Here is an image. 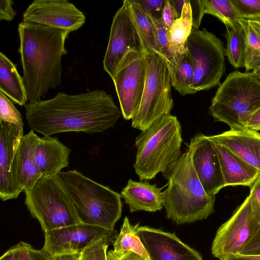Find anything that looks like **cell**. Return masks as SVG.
Masks as SVG:
<instances>
[{
  "instance_id": "f35d334b",
  "label": "cell",
  "mask_w": 260,
  "mask_h": 260,
  "mask_svg": "<svg viewBox=\"0 0 260 260\" xmlns=\"http://www.w3.org/2000/svg\"><path fill=\"white\" fill-rule=\"evenodd\" d=\"M179 18L170 0H166L162 10L161 19L167 28L169 29L172 23Z\"/></svg>"
},
{
  "instance_id": "bcb514c9",
  "label": "cell",
  "mask_w": 260,
  "mask_h": 260,
  "mask_svg": "<svg viewBox=\"0 0 260 260\" xmlns=\"http://www.w3.org/2000/svg\"><path fill=\"white\" fill-rule=\"evenodd\" d=\"M170 1L180 17L182 13L183 6L184 4L187 2V0H170Z\"/></svg>"
},
{
  "instance_id": "277c9868",
  "label": "cell",
  "mask_w": 260,
  "mask_h": 260,
  "mask_svg": "<svg viewBox=\"0 0 260 260\" xmlns=\"http://www.w3.org/2000/svg\"><path fill=\"white\" fill-rule=\"evenodd\" d=\"M56 177L81 223L114 229L122 213L120 194L76 170L60 172Z\"/></svg>"
},
{
  "instance_id": "7c38bea8",
  "label": "cell",
  "mask_w": 260,
  "mask_h": 260,
  "mask_svg": "<svg viewBox=\"0 0 260 260\" xmlns=\"http://www.w3.org/2000/svg\"><path fill=\"white\" fill-rule=\"evenodd\" d=\"M131 50L145 52L142 39L133 19L128 1L124 0L113 18L103 61L104 69L111 78L121 60Z\"/></svg>"
},
{
  "instance_id": "4dcf8cb0",
  "label": "cell",
  "mask_w": 260,
  "mask_h": 260,
  "mask_svg": "<svg viewBox=\"0 0 260 260\" xmlns=\"http://www.w3.org/2000/svg\"><path fill=\"white\" fill-rule=\"evenodd\" d=\"M157 33V40L160 56L167 63L170 73V75L174 71L177 60L172 52L167 37L168 28L162 22L161 19L154 20Z\"/></svg>"
},
{
  "instance_id": "44dd1931",
  "label": "cell",
  "mask_w": 260,
  "mask_h": 260,
  "mask_svg": "<svg viewBox=\"0 0 260 260\" xmlns=\"http://www.w3.org/2000/svg\"><path fill=\"white\" fill-rule=\"evenodd\" d=\"M161 189L147 181L137 182L129 179L120 195L131 212H156L163 207L164 193L161 191Z\"/></svg>"
},
{
  "instance_id": "5bb4252c",
  "label": "cell",
  "mask_w": 260,
  "mask_h": 260,
  "mask_svg": "<svg viewBox=\"0 0 260 260\" xmlns=\"http://www.w3.org/2000/svg\"><path fill=\"white\" fill-rule=\"evenodd\" d=\"M0 124V198L6 201L23 191L18 174V148L23 132L13 123Z\"/></svg>"
},
{
  "instance_id": "ba28073f",
  "label": "cell",
  "mask_w": 260,
  "mask_h": 260,
  "mask_svg": "<svg viewBox=\"0 0 260 260\" xmlns=\"http://www.w3.org/2000/svg\"><path fill=\"white\" fill-rule=\"evenodd\" d=\"M144 53L145 83L139 108L132 118V126L141 131L162 116L170 114L174 105L171 75L167 63L156 53Z\"/></svg>"
},
{
  "instance_id": "7a4b0ae2",
  "label": "cell",
  "mask_w": 260,
  "mask_h": 260,
  "mask_svg": "<svg viewBox=\"0 0 260 260\" xmlns=\"http://www.w3.org/2000/svg\"><path fill=\"white\" fill-rule=\"evenodd\" d=\"M18 52L28 103L41 100L61 82V59L67 54L69 32L22 21L18 24Z\"/></svg>"
},
{
  "instance_id": "ee69618b",
  "label": "cell",
  "mask_w": 260,
  "mask_h": 260,
  "mask_svg": "<svg viewBox=\"0 0 260 260\" xmlns=\"http://www.w3.org/2000/svg\"><path fill=\"white\" fill-rule=\"evenodd\" d=\"M247 128L255 131H260V108L250 116L247 125Z\"/></svg>"
},
{
  "instance_id": "ab89813d",
  "label": "cell",
  "mask_w": 260,
  "mask_h": 260,
  "mask_svg": "<svg viewBox=\"0 0 260 260\" xmlns=\"http://www.w3.org/2000/svg\"><path fill=\"white\" fill-rule=\"evenodd\" d=\"M107 260H147L139 254L131 251L119 253L110 250L107 253Z\"/></svg>"
},
{
  "instance_id": "2e32d148",
  "label": "cell",
  "mask_w": 260,
  "mask_h": 260,
  "mask_svg": "<svg viewBox=\"0 0 260 260\" xmlns=\"http://www.w3.org/2000/svg\"><path fill=\"white\" fill-rule=\"evenodd\" d=\"M187 151L204 190L208 195L215 196L225 184L213 143L207 136L198 134L190 139Z\"/></svg>"
},
{
  "instance_id": "603a6c76",
  "label": "cell",
  "mask_w": 260,
  "mask_h": 260,
  "mask_svg": "<svg viewBox=\"0 0 260 260\" xmlns=\"http://www.w3.org/2000/svg\"><path fill=\"white\" fill-rule=\"evenodd\" d=\"M0 90L14 103L25 106L28 101L23 79L17 65L4 53H0Z\"/></svg>"
},
{
  "instance_id": "74e56055",
  "label": "cell",
  "mask_w": 260,
  "mask_h": 260,
  "mask_svg": "<svg viewBox=\"0 0 260 260\" xmlns=\"http://www.w3.org/2000/svg\"><path fill=\"white\" fill-rule=\"evenodd\" d=\"M14 3L11 0L0 1V20L11 21L17 15L13 8Z\"/></svg>"
},
{
  "instance_id": "d6986e66",
  "label": "cell",
  "mask_w": 260,
  "mask_h": 260,
  "mask_svg": "<svg viewBox=\"0 0 260 260\" xmlns=\"http://www.w3.org/2000/svg\"><path fill=\"white\" fill-rule=\"evenodd\" d=\"M212 143L218 154L225 186L250 187L260 175V171L224 146Z\"/></svg>"
},
{
  "instance_id": "d6a6232c",
  "label": "cell",
  "mask_w": 260,
  "mask_h": 260,
  "mask_svg": "<svg viewBox=\"0 0 260 260\" xmlns=\"http://www.w3.org/2000/svg\"><path fill=\"white\" fill-rule=\"evenodd\" d=\"M239 18L260 22V0H231Z\"/></svg>"
},
{
  "instance_id": "8fae6325",
  "label": "cell",
  "mask_w": 260,
  "mask_h": 260,
  "mask_svg": "<svg viewBox=\"0 0 260 260\" xmlns=\"http://www.w3.org/2000/svg\"><path fill=\"white\" fill-rule=\"evenodd\" d=\"M121 114L132 119L139 108L146 80L144 52L131 50L124 56L112 78Z\"/></svg>"
},
{
  "instance_id": "6da1fadb",
  "label": "cell",
  "mask_w": 260,
  "mask_h": 260,
  "mask_svg": "<svg viewBox=\"0 0 260 260\" xmlns=\"http://www.w3.org/2000/svg\"><path fill=\"white\" fill-rule=\"evenodd\" d=\"M25 118L31 130L51 136L64 132L102 133L113 127L121 112L111 95L96 89L28 103Z\"/></svg>"
},
{
  "instance_id": "9c48e42d",
  "label": "cell",
  "mask_w": 260,
  "mask_h": 260,
  "mask_svg": "<svg viewBox=\"0 0 260 260\" xmlns=\"http://www.w3.org/2000/svg\"><path fill=\"white\" fill-rule=\"evenodd\" d=\"M186 48L194 66V93L219 85L225 69V49L221 40L205 28L200 30L192 26Z\"/></svg>"
},
{
  "instance_id": "d590c367",
  "label": "cell",
  "mask_w": 260,
  "mask_h": 260,
  "mask_svg": "<svg viewBox=\"0 0 260 260\" xmlns=\"http://www.w3.org/2000/svg\"><path fill=\"white\" fill-rule=\"evenodd\" d=\"M143 10L154 20L161 18L166 0H136Z\"/></svg>"
},
{
  "instance_id": "cb8c5ba5",
  "label": "cell",
  "mask_w": 260,
  "mask_h": 260,
  "mask_svg": "<svg viewBox=\"0 0 260 260\" xmlns=\"http://www.w3.org/2000/svg\"><path fill=\"white\" fill-rule=\"evenodd\" d=\"M192 25L191 8L190 1L187 0L183 6L181 16L172 23L167 32L170 49L177 62L180 55L186 49L187 40L191 33Z\"/></svg>"
},
{
  "instance_id": "8d00e7d4",
  "label": "cell",
  "mask_w": 260,
  "mask_h": 260,
  "mask_svg": "<svg viewBox=\"0 0 260 260\" xmlns=\"http://www.w3.org/2000/svg\"><path fill=\"white\" fill-rule=\"evenodd\" d=\"M239 253L260 255V229L255 236L242 248Z\"/></svg>"
},
{
  "instance_id": "83f0119b",
  "label": "cell",
  "mask_w": 260,
  "mask_h": 260,
  "mask_svg": "<svg viewBox=\"0 0 260 260\" xmlns=\"http://www.w3.org/2000/svg\"><path fill=\"white\" fill-rule=\"evenodd\" d=\"M194 66L188 50L182 54L171 75V84L180 95L193 94Z\"/></svg>"
},
{
  "instance_id": "f546056e",
  "label": "cell",
  "mask_w": 260,
  "mask_h": 260,
  "mask_svg": "<svg viewBox=\"0 0 260 260\" xmlns=\"http://www.w3.org/2000/svg\"><path fill=\"white\" fill-rule=\"evenodd\" d=\"M204 14L212 15L230 28L238 23L239 19L231 0H202Z\"/></svg>"
},
{
  "instance_id": "30bf717a",
  "label": "cell",
  "mask_w": 260,
  "mask_h": 260,
  "mask_svg": "<svg viewBox=\"0 0 260 260\" xmlns=\"http://www.w3.org/2000/svg\"><path fill=\"white\" fill-rule=\"evenodd\" d=\"M260 229V213L249 195L232 216L217 230L211 252L220 258L228 253H239Z\"/></svg>"
},
{
  "instance_id": "4fadbf2b",
  "label": "cell",
  "mask_w": 260,
  "mask_h": 260,
  "mask_svg": "<svg viewBox=\"0 0 260 260\" xmlns=\"http://www.w3.org/2000/svg\"><path fill=\"white\" fill-rule=\"evenodd\" d=\"M118 233L114 229L79 223L45 233L43 249L51 257L62 254L81 253L104 238L114 241Z\"/></svg>"
},
{
  "instance_id": "7dc6e473",
  "label": "cell",
  "mask_w": 260,
  "mask_h": 260,
  "mask_svg": "<svg viewBox=\"0 0 260 260\" xmlns=\"http://www.w3.org/2000/svg\"><path fill=\"white\" fill-rule=\"evenodd\" d=\"M0 260H15L14 246L6 251L1 256Z\"/></svg>"
},
{
  "instance_id": "60d3db41",
  "label": "cell",
  "mask_w": 260,
  "mask_h": 260,
  "mask_svg": "<svg viewBox=\"0 0 260 260\" xmlns=\"http://www.w3.org/2000/svg\"><path fill=\"white\" fill-rule=\"evenodd\" d=\"M191 8L193 26L199 28L205 15L202 0L190 1Z\"/></svg>"
},
{
  "instance_id": "836d02e7",
  "label": "cell",
  "mask_w": 260,
  "mask_h": 260,
  "mask_svg": "<svg viewBox=\"0 0 260 260\" xmlns=\"http://www.w3.org/2000/svg\"><path fill=\"white\" fill-rule=\"evenodd\" d=\"M13 246L15 260L52 259V257L43 249H36L28 243L19 242Z\"/></svg>"
},
{
  "instance_id": "e575fe53",
  "label": "cell",
  "mask_w": 260,
  "mask_h": 260,
  "mask_svg": "<svg viewBox=\"0 0 260 260\" xmlns=\"http://www.w3.org/2000/svg\"><path fill=\"white\" fill-rule=\"evenodd\" d=\"M113 240L104 238L87 247L82 253L87 260H107V249Z\"/></svg>"
},
{
  "instance_id": "f6af8a7d",
  "label": "cell",
  "mask_w": 260,
  "mask_h": 260,
  "mask_svg": "<svg viewBox=\"0 0 260 260\" xmlns=\"http://www.w3.org/2000/svg\"><path fill=\"white\" fill-rule=\"evenodd\" d=\"M81 253L62 254L52 257L51 260H80Z\"/></svg>"
},
{
  "instance_id": "681fc988",
  "label": "cell",
  "mask_w": 260,
  "mask_h": 260,
  "mask_svg": "<svg viewBox=\"0 0 260 260\" xmlns=\"http://www.w3.org/2000/svg\"><path fill=\"white\" fill-rule=\"evenodd\" d=\"M80 260H87L86 257L81 253Z\"/></svg>"
},
{
  "instance_id": "8992f818",
  "label": "cell",
  "mask_w": 260,
  "mask_h": 260,
  "mask_svg": "<svg viewBox=\"0 0 260 260\" xmlns=\"http://www.w3.org/2000/svg\"><path fill=\"white\" fill-rule=\"evenodd\" d=\"M260 108V81L252 72L234 71L220 84L209 113L232 130L247 129L251 115Z\"/></svg>"
},
{
  "instance_id": "c3c4849f",
  "label": "cell",
  "mask_w": 260,
  "mask_h": 260,
  "mask_svg": "<svg viewBox=\"0 0 260 260\" xmlns=\"http://www.w3.org/2000/svg\"><path fill=\"white\" fill-rule=\"evenodd\" d=\"M254 76L260 81V68L252 72Z\"/></svg>"
},
{
  "instance_id": "b9f144b4",
  "label": "cell",
  "mask_w": 260,
  "mask_h": 260,
  "mask_svg": "<svg viewBox=\"0 0 260 260\" xmlns=\"http://www.w3.org/2000/svg\"><path fill=\"white\" fill-rule=\"evenodd\" d=\"M250 187L249 195L256 205L260 213V175Z\"/></svg>"
},
{
  "instance_id": "1f68e13d",
  "label": "cell",
  "mask_w": 260,
  "mask_h": 260,
  "mask_svg": "<svg viewBox=\"0 0 260 260\" xmlns=\"http://www.w3.org/2000/svg\"><path fill=\"white\" fill-rule=\"evenodd\" d=\"M0 121L13 123L23 129V122L21 114L11 100L0 92Z\"/></svg>"
},
{
  "instance_id": "ffe728a7",
  "label": "cell",
  "mask_w": 260,
  "mask_h": 260,
  "mask_svg": "<svg viewBox=\"0 0 260 260\" xmlns=\"http://www.w3.org/2000/svg\"><path fill=\"white\" fill-rule=\"evenodd\" d=\"M71 151L57 137L40 138L35 150V160L42 176L56 175L68 167Z\"/></svg>"
},
{
  "instance_id": "e0dca14e",
  "label": "cell",
  "mask_w": 260,
  "mask_h": 260,
  "mask_svg": "<svg viewBox=\"0 0 260 260\" xmlns=\"http://www.w3.org/2000/svg\"><path fill=\"white\" fill-rule=\"evenodd\" d=\"M137 233L150 260H203L199 252L175 233L147 226H139Z\"/></svg>"
},
{
  "instance_id": "484cf974",
  "label": "cell",
  "mask_w": 260,
  "mask_h": 260,
  "mask_svg": "<svg viewBox=\"0 0 260 260\" xmlns=\"http://www.w3.org/2000/svg\"><path fill=\"white\" fill-rule=\"evenodd\" d=\"M238 23L243 30L245 39V72L253 71L260 68V22L239 18Z\"/></svg>"
},
{
  "instance_id": "9a60e30c",
  "label": "cell",
  "mask_w": 260,
  "mask_h": 260,
  "mask_svg": "<svg viewBox=\"0 0 260 260\" xmlns=\"http://www.w3.org/2000/svg\"><path fill=\"white\" fill-rule=\"evenodd\" d=\"M86 16L67 0H35L22 15V21L46 25L71 32L79 29Z\"/></svg>"
},
{
  "instance_id": "52a82bcc",
  "label": "cell",
  "mask_w": 260,
  "mask_h": 260,
  "mask_svg": "<svg viewBox=\"0 0 260 260\" xmlns=\"http://www.w3.org/2000/svg\"><path fill=\"white\" fill-rule=\"evenodd\" d=\"M24 192L25 205L44 233L81 222L56 175H42L31 188Z\"/></svg>"
},
{
  "instance_id": "5b68a950",
  "label": "cell",
  "mask_w": 260,
  "mask_h": 260,
  "mask_svg": "<svg viewBox=\"0 0 260 260\" xmlns=\"http://www.w3.org/2000/svg\"><path fill=\"white\" fill-rule=\"evenodd\" d=\"M183 141L177 117L164 115L136 138L137 151L134 167L141 181L165 173L180 157Z\"/></svg>"
},
{
  "instance_id": "4316f807",
  "label": "cell",
  "mask_w": 260,
  "mask_h": 260,
  "mask_svg": "<svg viewBox=\"0 0 260 260\" xmlns=\"http://www.w3.org/2000/svg\"><path fill=\"white\" fill-rule=\"evenodd\" d=\"M139 224L133 225L129 218L125 216L123 220L119 233L112 242L113 250L119 253L127 251L134 252L141 255L147 260H150L147 251L143 245L137 229Z\"/></svg>"
},
{
  "instance_id": "7bdbcfd3",
  "label": "cell",
  "mask_w": 260,
  "mask_h": 260,
  "mask_svg": "<svg viewBox=\"0 0 260 260\" xmlns=\"http://www.w3.org/2000/svg\"><path fill=\"white\" fill-rule=\"evenodd\" d=\"M220 260H260V255H246L237 253H228L219 258Z\"/></svg>"
},
{
  "instance_id": "ac0fdd59",
  "label": "cell",
  "mask_w": 260,
  "mask_h": 260,
  "mask_svg": "<svg viewBox=\"0 0 260 260\" xmlns=\"http://www.w3.org/2000/svg\"><path fill=\"white\" fill-rule=\"evenodd\" d=\"M212 142L228 148L260 171V133L248 128L232 130L207 136Z\"/></svg>"
},
{
  "instance_id": "d4e9b609",
  "label": "cell",
  "mask_w": 260,
  "mask_h": 260,
  "mask_svg": "<svg viewBox=\"0 0 260 260\" xmlns=\"http://www.w3.org/2000/svg\"><path fill=\"white\" fill-rule=\"evenodd\" d=\"M127 1L133 19L144 45L145 52H155L160 56L154 19L136 0Z\"/></svg>"
},
{
  "instance_id": "f1b7e54d",
  "label": "cell",
  "mask_w": 260,
  "mask_h": 260,
  "mask_svg": "<svg viewBox=\"0 0 260 260\" xmlns=\"http://www.w3.org/2000/svg\"><path fill=\"white\" fill-rule=\"evenodd\" d=\"M225 55L235 68L244 67L245 42L243 30L238 23L234 27H226Z\"/></svg>"
},
{
  "instance_id": "3957f363",
  "label": "cell",
  "mask_w": 260,
  "mask_h": 260,
  "mask_svg": "<svg viewBox=\"0 0 260 260\" xmlns=\"http://www.w3.org/2000/svg\"><path fill=\"white\" fill-rule=\"evenodd\" d=\"M163 175L168 187L163 191L166 217L177 224L206 219L214 212L215 196L206 193L187 150Z\"/></svg>"
},
{
  "instance_id": "7402d4cb",
  "label": "cell",
  "mask_w": 260,
  "mask_h": 260,
  "mask_svg": "<svg viewBox=\"0 0 260 260\" xmlns=\"http://www.w3.org/2000/svg\"><path fill=\"white\" fill-rule=\"evenodd\" d=\"M40 137L33 131L23 135L18 148V174L23 190L31 188L42 176L35 160V150Z\"/></svg>"
}]
</instances>
